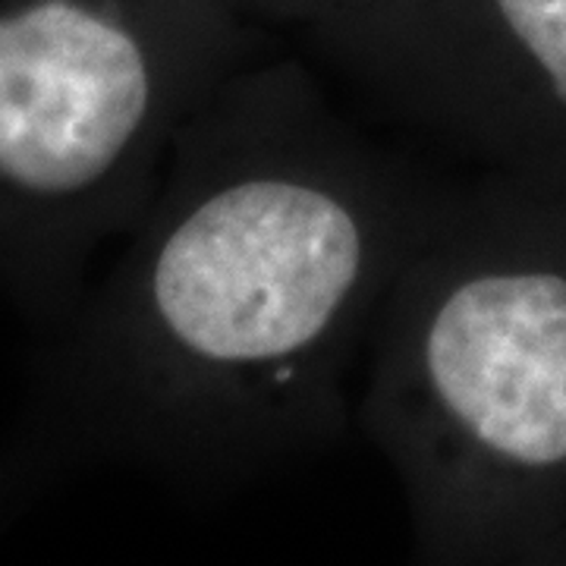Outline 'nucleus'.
<instances>
[{
	"label": "nucleus",
	"mask_w": 566,
	"mask_h": 566,
	"mask_svg": "<svg viewBox=\"0 0 566 566\" xmlns=\"http://www.w3.org/2000/svg\"><path fill=\"white\" fill-rule=\"evenodd\" d=\"M441 202L300 63H243L182 126L82 334L85 434L205 497L334 447L349 368Z\"/></svg>",
	"instance_id": "obj_1"
},
{
	"label": "nucleus",
	"mask_w": 566,
	"mask_h": 566,
	"mask_svg": "<svg viewBox=\"0 0 566 566\" xmlns=\"http://www.w3.org/2000/svg\"><path fill=\"white\" fill-rule=\"evenodd\" d=\"M441 202L368 340L363 424L403 488L412 554L453 560L513 488L566 472V268Z\"/></svg>",
	"instance_id": "obj_2"
},
{
	"label": "nucleus",
	"mask_w": 566,
	"mask_h": 566,
	"mask_svg": "<svg viewBox=\"0 0 566 566\" xmlns=\"http://www.w3.org/2000/svg\"><path fill=\"white\" fill-rule=\"evenodd\" d=\"M249 61L230 0H0V264L51 283L133 230L182 126Z\"/></svg>",
	"instance_id": "obj_3"
},
{
	"label": "nucleus",
	"mask_w": 566,
	"mask_h": 566,
	"mask_svg": "<svg viewBox=\"0 0 566 566\" xmlns=\"http://www.w3.org/2000/svg\"><path fill=\"white\" fill-rule=\"evenodd\" d=\"M249 22H290L315 29L322 22L349 13L365 0H230Z\"/></svg>",
	"instance_id": "obj_4"
}]
</instances>
